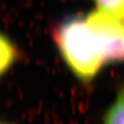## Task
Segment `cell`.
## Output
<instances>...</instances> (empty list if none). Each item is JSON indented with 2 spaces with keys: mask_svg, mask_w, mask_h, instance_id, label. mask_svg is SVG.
<instances>
[{
  "mask_svg": "<svg viewBox=\"0 0 124 124\" xmlns=\"http://www.w3.org/2000/svg\"><path fill=\"white\" fill-rule=\"evenodd\" d=\"M123 28H124V22H123Z\"/></svg>",
  "mask_w": 124,
  "mask_h": 124,
  "instance_id": "52a82bcc",
  "label": "cell"
},
{
  "mask_svg": "<svg viewBox=\"0 0 124 124\" xmlns=\"http://www.w3.org/2000/svg\"><path fill=\"white\" fill-rule=\"evenodd\" d=\"M1 124H13L12 123H9V122H2Z\"/></svg>",
  "mask_w": 124,
  "mask_h": 124,
  "instance_id": "8992f818",
  "label": "cell"
},
{
  "mask_svg": "<svg viewBox=\"0 0 124 124\" xmlns=\"http://www.w3.org/2000/svg\"><path fill=\"white\" fill-rule=\"evenodd\" d=\"M103 124H124V90L118 94L105 113Z\"/></svg>",
  "mask_w": 124,
  "mask_h": 124,
  "instance_id": "277c9868",
  "label": "cell"
},
{
  "mask_svg": "<svg viewBox=\"0 0 124 124\" xmlns=\"http://www.w3.org/2000/svg\"><path fill=\"white\" fill-rule=\"evenodd\" d=\"M96 9L110 14L124 22V0H93Z\"/></svg>",
  "mask_w": 124,
  "mask_h": 124,
  "instance_id": "5b68a950",
  "label": "cell"
},
{
  "mask_svg": "<svg viewBox=\"0 0 124 124\" xmlns=\"http://www.w3.org/2000/svg\"><path fill=\"white\" fill-rule=\"evenodd\" d=\"M19 52L16 44L7 35L2 33L0 38V73L3 75L19 60Z\"/></svg>",
  "mask_w": 124,
  "mask_h": 124,
  "instance_id": "3957f363",
  "label": "cell"
},
{
  "mask_svg": "<svg viewBox=\"0 0 124 124\" xmlns=\"http://www.w3.org/2000/svg\"><path fill=\"white\" fill-rule=\"evenodd\" d=\"M100 46L105 64L124 61V28L119 19L96 9L85 16Z\"/></svg>",
  "mask_w": 124,
  "mask_h": 124,
  "instance_id": "7a4b0ae2",
  "label": "cell"
},
{
  "mask_svg": "<svg viewBox=\"0 0 124 124\" xmlns=\"http://www.w3.org/2000/svg\"><path fill=\"white\" fill-rule=\"evenodd\" d=\"M53 37L64 63L79 80H93L105 64L100 46L85 17L65 19L54 28Z\"/></svg>",
  "mask_w": 124,
  "mask_h": 124,
  "instance_id": "6da1fadb",
  "label": "cell"
}]
</instances>
